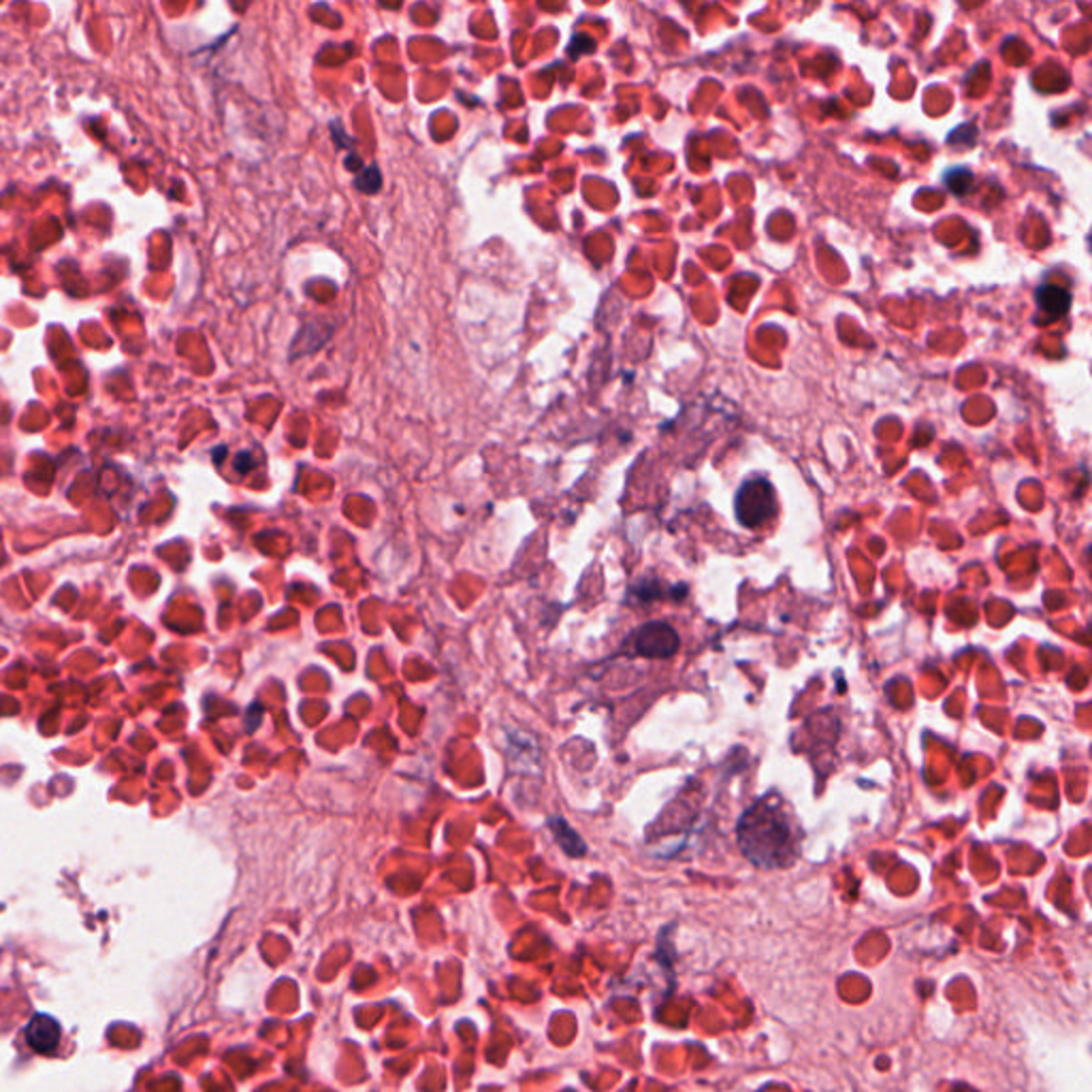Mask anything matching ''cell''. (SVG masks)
<instances>
[{"instance_id":"1","label":"cell","mask_w":1092,"mask_h":1092,"mask_svg":"<svg viewBox=\"0 0 1092 1092\" xmlns=\"http://www.w3.org/2000/svg\"><path fill=\"white\" fill-rule=\"evenodd\" d=\"M736 841L743 856L757 869H786L798 858L800 830L778 798L764 796L741 815Z\"/></svg>"},{"instance_id":"2","label":"cell","mask_w":1092,"mask_h":1092,"mask_svg":"<svg viewBox=\"0 0 1092 1092\" xmlns=\"http://www.w3.org/2000/svg\"><path fill=\"white\" fill-rule=\"evenodd\" d=\"M734 512L738 523L749 530H760L777 514V493L771 480L762 476L747 478L734 497Z\"/></svg>"},{"instance_id":"3","label":"cell","mask_w":1092,"mask_h":1092,"mask_svg":"<svg viewBox=\"0 0 1092 1092\" xmlns=\"http://www.w3.org/2000/svg\"><path fill=\"white\" fill-rule=\"evenodd\" d=\"M677 630L664 621H649L634 636V651L649 659H666L679 651Z\"/></svg>"},{"instance_id":"4","label":"cell","mask_w":1092,"mask_h":1092,"mask_svg":"<svg viewBox=\"0 0 1092 1092\" xmlns=\"http://www.w3.org/2000/svg\"><path fill=\"white\" fill-rule=\"evenodd\" d=\"M24 1035H26L28 1046L37 1054H53L62 1039V1031L58 1026V1022L52 1016H46V1013H37L31 1020V1025L26 1026Z\"/></svg>"},{"instance_id":"5","label":"cell","mask_w":1092,"mask_h":1092,"mask_svg":"<svg viewBox=\"0 0 1092 1092\" xmlns=\"http://www.w3.org/2000/svg\"><path fill=\"white\" fill-rule=\"evenodd\" d=\"M1035 299H1037L1039 310L1050 316L1067 314L1071 307L1069 291H1065V288L1059 286V284H1043V286L1037 288Z\"/></svg>"},{"instance_id":"6","label":"cell","mask_w":1092,"mask_h":1092,"mask_svg":"<svg viewBox=\"0 0 1092 1092\" xmlns=\"http://www.w3.org/2000/svg\"><path fill=\"white\" fill-rule=\"evenodd\" d=\"M548 828H551L553 836H555V841L560 843V847L566 851L567 856H572V858H581V856L587 854L585 841L581 839L579 832L567 824L563 817H551V820H548Z\"/></svg>"},{"instance_id":"7","label":"cell","mask_w":1092,"mask_h":1092,"mask_svg":"<svg viewBox=\"0 0 1092 1092\" xmlns=\"http://www.w3.org/2000/svg\"><path fill=\"white\" fill-rule=\"evenodd\" d=\"M943 182L954 194L962 197V194H967L969 190H971L973 173L969 169H949L948 173H945Z\"/></svg>"},{"instance_id":"8","label":"cell","mask_w":1092,"mask_h":1092,"mask_svg":"<svg viewBox=\"0 0 1092 1092\" xmlns=\"http://www.w3.org/2000/svg\"><path fill=\"white\" fill-rule=\"evenodd\" d=\"M355 186L361 190V193H378L380 186H382V175L378 171V166H370V169L361 171V175H356Z\"/></svg>"},{"instance_id":"9","label":"cell","mask_w":1092,"mask_h":1092,"mask_svg":"<svg viewBox=\"0 0 1092 1092\" xmlns=\"http://www.w3.org/2000/svg\"><path fill=\"white\" fill-rule=\"evenodd\" d=\"M630 594L638 597L640 602H651V600H655V597L662 595L664 591H662V587H659V582H655V581H645V582H640V585H634V587H631Z\"/></svg>"},{"instance_id":"10","label":"cell","mask_w":1092,"mask_h":1092,"mask_svg":"<svg viewBox=\"0 0 1092 1092\" xmlns=\"http://www.w3.org/2000/svg\"><path fill=\"white\" fill-rule=\"evenodd\" d=\"M252 468H254V459L250 457V453H239L237 459H235V469H237V472H242V474H246Z\"/></svg>"}]
</instances>
